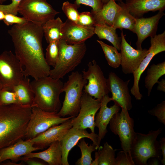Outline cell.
<instances>
[{"mask_svg": "<svg viewBox=\"0 0 165 165\" xmlns=\"http://www.w3.org/2000/svg\"><path fill=\"white\" fill-rule=\"evenodd\" d=\"M8 32L25 77L37 79L49 76L51 69L43 51L42 25L28 21L24 24L13 25Z\"/></svg>", "mask_w": 165, "mask_h": 165, "instance_id": "6da1fadb", "label": "cell"}, {"mask_svg": "<svg viewBox=\"0 0 165 165\" xmlns=\"http://www.w3.org/2000/svg\"><path fill=\"white\" fill-rule=\"evenodd\" d=\"M31 113L29 106H0V149L24 138Z\"/></svg>", "mask_w": 165, "mask_h": 165, "instance_id": "7a4b0ae2", "label": "cell"}, {"mask_svg": "<svg viewBox=\"0 0 165 165\" xmlns=\"http://www.w3.org/2000/svg\"><path fill=\"white\" fill-rule=\"evenodd\" d=\"M64 84L59 79L49 76L31 82L34 97L31 107H36L49 112H58L61 107L60 99Z\"/></svg>", "mask_w": 165, "mask_h": 165, "instance_id": "3957f363", "label": "cell"}, {"mask_svg": "<svg viewBox=\"0 0 165 165\" xmlns=\"http://www.w3.org/2000/svg\"><path fill=\"white\" fill-rule=\"evenodd\" d=\"M59 53L56 64L51 69L49 76L56 79H63L73 71L81 63L87 50L85 43L68 44L63 40L59 42Z\"/></svg>", "mask_w": 165, "mask_h": 165, "instance_id": "277c9868", "label": "cell"}, {"mask_svg": "<svg viewBox=\"0 0 165 165\" xmlns=\"http://www.w3.org/2000/svg\"><path fill=\"white\" fill-rule=\"evenodd\" d=\"M87 81L82 74L78 71L72 72L68 76V80L63 84L62 92L65 93L63 105L57 112L62 117L67 116L75 117L81 108L84 87Z\"/></svg>", "mask_w": 165, "mask_h": 165, "instance_id": "5b68a950", "label": "cell"}, {"mask_svg": "<svg viewBox=\"0 0 165 165\" xmlns=\"http://www.w3.org/2000/svg\"><path fill=\"white\" fill-rule=\"evenodd\" d=\"M162 129L151 130L147 134L136 132L130 149V154L135 165H147L149 158L157 157L161 160L162 154L158 136Z\"/></svg>", "mask_w": 165, "mask_h": 165, "instance_id": "8992f818", "label": "cell"}, {"mask_svg": "<svg viewBox=\"0 0 165 165\" xmlns=\"http://www.w3.org/2000/svg\"><path fill=\"white\" fill-rule=\"evenodd\" d=\"M74 117H62L57 112H47L36 107H32L24 138L26 140L32 139L51 127L61 124Z\"/></svg>", "mask_w": 165, "mask_h": 165, "instance_id": "52a82bcc", "label": "cell"}, {"mask_svg": "<svg viewBox=\"0 0 165 165\" xmlns=\"http://www.w3.org/2000/svg\"><path fill=\"white\" fill-rule=\"evenodd\" d=\"M25 77L22 67L12 51H5L0 55V82L3 88L12 91Z\"/></svg>", "mask_w": 165, "mask_h": 165, "instance_id": "ba28073f", "label": "cell"}, {"mask_svg": "<svg viewBox=\"0 0 165 165\" xmlns=\"http://www.w3.org/2000/svg\"><path fill=\"white\" fill-rule=\"evenodd\" d=\"M109 124L111 131L118 135L123 150L131 155L130 149L136 132L134 129V120L130 116L128 110L122 108L120 112L113 115Z\"/></svg>", "mask_w": 165, "mask_h": 165, "instance_id": "9c48e42d", "label": "cell"}, {"mask_svg": "<svg viewBox=\"0 0 165 165\" xmlns=\"http://www.w3.org/2000/svg\"><path fill=\"white\" fill-rule=\"evenodd\" d=\"M17 11L28 21L42 25L59 13L46 0H22Z\"/></svg>", "mask_w": 165, "mask_h": 165, "instance_id": "30bf717a", "label": "cell"}, {"mask_svg": "<svg viewBox=\"0 0 165 165\" xmlns=\"http://www.w3.org/2000/svg\"><path fill=\"white\" fill-rule=\"evenodd\" d=\"M87 70L84 69L82 75L88 81L84 86L83 92L95 98L101 100L110 92L107 85V79L105 77L99 66L94 60L87 64Z\"/></svg>", "mask_w": 165, "mask_h": 165, "instance_id": "8fae6325", "label": "cell"}, {"mask_svg": "<svg viewBox=\"0 0 165 165\" xmlns=\"http://www.w3.org/2000/svg\"><path fill=\"white\" fill-rule=\"evenodd\" d=\"M101 105V100L83 92L79 112L77 116L72 119V127L83 129L89 128L91 132L94 133L95 118Z\"/></svg>", "mask_w": 165, "mask_h": 165, "instance_id": "7c38bea8", "label": "cell"}, {"mask_svg": "<svg viewBox=\"0 0 165 165\" xmlns=\"http://www.w3.org/2000/svg\"><path fill=\"white\" fill-rule=\"evenodd\" d=\"M150 44L148 53L133 74L134 84L130 89V92L137 100H141L143 97L139 86L141 75L153 58L158 53L165 51V31L161 34L151 37Z\"/></svg>", "mask_w": 165, "mask_h": 165, "instance_id": "4fadbf2b", "label": "cell"}, {"mask_svg": "<svg viewBox=\"0 0 165 165\" xmlns=\"http://www.w3.org/2000/svg\"><path fill=\"white\" fill-rule=\"evenodd\" d=\"M130 80L124 81L115 73H109L107 83L108 90L112 93V101L121 108L128 111L132 108L131 97L129 93L128 85Z\"/></svg>", "mask_w": 165, "mask_h": 165, "instance_id": "5bb4252c", "label": "cell"}, {"mask_svg": "<svg viewBox=\"0 0 165 165\" xmlns=\"http://www.w3.org/2000/svg\"><path fill=\"white\" fill-rule=\"evenodd\" d=\"M121 36L120 50L122 71L126 74H133L148 54L149 50L146 49L141 50L134 49L127 41L122 31Z\"/></svg>", "mask_w": 165, "mask_h": 165, "instance_id": "9a60e30c", "label": "cell"}, {"mask_svg": "<svg viewBox=\"0 0 165 165\" xmlns=\"http://www.w3.org/2000/svg\"><path fill=\"white\" fill-rule=\"evenodd\" d=\"M84 138L90 139L93 144L98 146V134L95 133H89L86 129L72 127L61 141L62 150V165H69L68 156L71 149L76 145L80 140Z\"/></svg>", "mask_w": 165, "mask_h": 165, "instance_id": "2e32d148", "label": "cell"}, {"mask_svg": "<svg viewBox=\"0 0 165 165\" xmlns=\"http://www.w3.org/2000/svg\"><path fill=\"white\" fill-rule=\"evenodd\" d=\"M72 118L60 124L53 126L36 137L27 140L41 149L49 147L55 141H61L72 127Z\"/></svg>", "mask_w": 165, "mask_h": 165, "instance_id": "e0dca14e", "label": "cell"}, {"mask_svg": "<svg viewBox=\"0 0 165 165\" xmlns=\"http://www.w3.org/2000/svg\"><path fill=\"white\" fill-rule=\"evenodd\" d=\"M164 15L163 11H159L157 14L149 17L136 18L133 32L137 36L136 49L142 50L143 42L148 37H153L156 35L159 21Z\"/></svg>", "mask_w": 165, "mask_h": 165, "instance_id": "ac0fdd59", "label": "cell"}, {"mask_svg": "<svg viewBox=\"0 0 165 165\" xmlns=\"http://www.w3.org/2000/svg\"><path fill=\"white\" fill-rule=\"evenodd\" d=\"M111 101V97H109L108 94L105 96L101 100L99 111L95 116V126L97 127L99 130L98 134V148L100 146L101 141L108 132L107 128L111 119L114 115L119 112L120 109V107L115 103L110 107H108V104Z\"/></svg>", "mask_w": 165, "mask_h": 165, "instance_id": "d6986e66", "label": "cell"}, {"mask_svg": "<svg viewBox=\"0 0 165 165\" xmlns=\"http://www.w3.org/2000/svg\"><path fill=\"white\" fill-rule=\"evenodd\" d=\"M94 34V27H83L67 19L64 22L61 39L68 44H79L84 43Z\"/></svg>", "mask_w": 165, "mask_h": 165, "instance_id": "ffe728a7", "label": "cell"}, {"mask_svg": "<svg viewBox=\"0 0 165 165\" xmlns=\"http://www.w3.org/2000/svg\"><path fill=\"white\" fill-rule=\"evenodd\" d=\"M41 149L34 146L31 141L20 140L0 149V164L8 160L16 162L20 157L34 151Z\"/></svg>", "mask_w": 165, "mask_h": 165, "instance_id": "44dd1931", "label": "cell"}, {"mask_svg": "<svg viewBox=\"0 0 165 165\" xmlns=\"http://www.w3.org/2000/svg\"><path fill=\"white\" fill-rule=\"evenodd\" d=\"M125 3L135 18L143 17L149 12L163 11L165 9V0H126Z\"/></svg>", "mask_w": 165, "mask_h": 165, "instance_id": "7402d4cb", "label": "cell"}, {"mask_svg": "<svg viewBox=\"0 0 165 165\" xmlns=\"http://www.w3.org/2000/svg\"><path fill=\"white\" fill-rule=\"evenodd\" d=\"M25 158H36L49 165H62V150L61 141L51 144L48 148L41 152H32L23 156Z\"/></svg>", "mask_w": 165, "mask_h": 165, "instance_id": "603a6c76", "label": "cell"}, {"mask_svg": "<svg viewBox=\"0 0 165 165\" xmlns=\"http://www.w3.org/2000/svg\"><path fill=\"white\" fill-rule=\"evenodd\" d=\"M121 9V6L116 2L115 0H109L107 3L103 5L99 11L96 12L91 11L94 26L105 24L112 26L116 15Z\"/></svg>", "mask_w": 165, "mask_h": 165, "instance_id": "cb8c5ba5", "label": "cell"}, {"mask_svg": "<svg viewBox=\"0 0 165 165\" xmlns=\"http://www.w3.org/2000/svg\"><path fill=\"white\" fill-rule=\"evenodd\" d=\"M12 91L16 94L19 104L31 107L34 95L28 78L25 77L14 87Z\"/></svg>", "mask_w": 165, "mask_h": 165, "instance_id": "d4e9b609", "label": "cell"}, {"mask_svg": "<svg viewBox=\"0 0 165 165\" xmlns=\"http://www.w3.org/2000/svg\"><path fill=\"white\" fill-rule=\"evenodd\" d=\"M121 9L115 17L112 26L116 29L129 30L133 32L136 22V18L129 12L125 3L119 2Z\"/></svg>", "mask_w": 165, "mask_h": 165, "instance_id": "484cf974", "label": "cell"}, {"mask_svg": "<svg viewBox=\"0 0 165 165\" xmlns=\"http://www.w3.org/2000/svg\"><path fill=\"white\" fill-rule=\"evenodd\" d=\"M64 24L58 17L50 19L42 25L44 35L47 43L61 39Z\"/></svg>", "mask_w": 165, "mask_h": 165, "instance_id": "4316f807", "label": "cell"}, {"mask_svg": "<svg viewBox=\"0 0 165 165\" xmlns=\"http://www.w3.org/2000/svg\"><path fill=\"white\" fill-rule=\"evenodd\" d=\"M97 149L91 165H115V152L117 150L114 149L107 142Z\"/></svg>", "mask_w": 165, "mask_h": 165, "instance_id": "83f0119b", "label": "cell"}, {"mask_svg": "<svg viewBox=\"0 0 165 165\" xmlns=\"http://www.w3.org/2000/svg\"><path fill=\"white\" fill-rule=\"evenodd\" d=\"M116 30L112 26L107 25L94 26V34L100 39H105L111 43L118 50H120L121 37L118 36Z\"/></svg>", "mask_w": 165, "mask_h": 165, "instance_id": "f1b7e54d", "label": "cell"}, {"mask_svg": "<svg viewBox=\"0 0 165 165\" xmlns=\"http://www.w3.org/2000/svg\"><path fill=\"white\" fill-rule=\"evenodd\" d=\"M165 74V61L156 64H153L148 69L145 79V86L148 90L149 96L154 85L161 76Z\"/></svg>", "mask_w": 165, "mask_h": 165, "instance_id": "f546056e", "label": "cell"}, {"mask_svg": "<svg viewBox=\"0 0 165 165\" xmlns=\"http://www.w3.org/2000/svg\"><path fill=\"white\" fill-rule=\"evenodd\" d=\"M100 45L108 65L111 67L116 68L121 65V55L114 46L109 45L103 42L97 40Z\"/></svg>", "mask_w": 165, "mask_h": 165, "instance_id": "4dcf8cb0", "label": "cell"}, {"mask_svg": "<svg viewBox=\"0 0 165 165\" xmlns=\"http://www.w3.org/2000/svg\"><path fill=\"white\" fill-rule=\"evenodd\" d=\"M80 142L77 144L81 153V157L75 163L76 165H91L93 160L91 157V154L96 150V146L93 144L88 146L84 138L80 140Z\"/></svg>", "mask_w": 165, "mask_h": 165, "instance_id": "1f68e13d", "label": "cell"}, {"mask_svg": "<svg viewBox=\"0 0 165 165\" xmlns=\"http://www.w3.org/2000/svg\"><path fill=\"white\" fill-rule=\"evenodd\" d=\"M59 41L50 42L46 49L45 57L46 62L50 66L53 68L56 64L59 55Z\"/></svg>", "mask_w": 165, "mask_h": 165, "instance_id": "d6a6232c", "label": "cell"}, {"mask_svg": "<svg viewBox=\"0 0 165 165\" xmlns=\"http://www.w3.org/2000/svg\"><path fill=\"white\" fill-rule=\"evenodd\" d=\"M78 8L74 4L68 1L64 2L62 4V9L68 19L77 24L79 13Z\"/></svg>", "mask_w": 165, "mask_h": 165, "instance_id": "836d02e7", "label": "cell"}, {"mask_svg": "<svg viewBox=\"0 0 165 165\" xmlns=\"http://www.w3.org/2000/svg\"><path fill=\"white\" fill-rule=\"evenodd\" d=\"M13 104H19L15 93L12 91L2 88L0 91V106Z\"/></svg>", "mask_w": 165, "mask_h": 165, "instance_id": "e575fe53", "label": "cell"}, {"mask_svg": "<svg viewBox=\"0 0 165 165\" xmlns=\"http://www.w3.org/2000/svg\"><path fill=\"white\" fill-rule=\"evenodd\" d=\"M148 112L151 115L156 117L159 122L165 125V101H163L152 109L148 110Z\"/></svg>", "mask_w": 165, "mask_h": 165, "instance_id": "d590c367", "label": "cell"}, {"mask_svg": "<svg viewBox=\"0 0 165 165\" xmlns=\"http://www.w3.org/2000/svg\"><path fill=\"white\" fill-rule=\"evenodd\" d=\"M74 4L78 8L81 4L91 7L94 12L100 10L104 5L102 0H75Z\"/></svg>", "mask_w": 165, "mask_h": 165, "instance_id": "8d00e7d4", "label": "cell"}, {"mask_svg": "<svg viewBox=\"0 0 165 165\" xmlns=\"http://www.w3.org/2000/svg\"><path fill=\"white\" fill-rule=\"evenodd\" d=\"M77 24L85 27H94V20L91 13L85 11L79 13Z\"/></svg>", "mask_w": 165, "mask_h": 165, "instance_id": "74e56055", "label": "cell"}, {"mask_svg": "<svg viewBox=\"0 0 165 165\" xmlns=\"http://www.w3.org/2000/svg\"><path fill=\"white\" fill-rule=\"evenodd\" d=\"M115 162V165H135L131 156L123 150L118 152Z\"/></svg>", "mask_w": 165, "mask_h": 165, "instance_id": "f35d334b", "label": "cell"}, {"mask_svg": "<svg viewBox=\"0 0 165 165\" xmlns=\"http://www.w3.org/2000/svg\"><path fill=\"white\" fill-rule=\"evenodd\" d=\"M10 4L5 5L0 4V10L5 14H12L16 15L18 6L22 0H10Z\"/></svg>", "mask_w": 165, "mask_h": 165, "instance_id": "ab89813d", "label": "cell"}, {"mask_svg": "<svg viewBox=\"0 0 165 165\" xmlns=\"http://www.w3.org/2000/svg\"><path fill=\"white\" fill-rule=\"evenodd\" d=\"M3 21L7 26L15 24H22L28 21L23 17H19L12 14H5Z\"/></svg>", "mask_w": 165, "mask_h": 165, "instance_id": "60d3db41", "label": "cell"}, {"mask_svg": "<svg viewBox=\"0 0 165 165\" xmlns=\"http://www.w3.org/2000/svg\"><path fill=\"white\" fill-rule=\"evenodd\" d=\"M20 160L24 162L28 165H45L47 164V163L44 161H41L36 159V158H25L22 156L20 158Z\"/></svg>", "mask_w": 165, "mask_h": 165, "instance_id": "b9f144b4", "label": "cell"}, {"mask_svg": "<svg viewBox=\"0 0 165 165\" xmlns=\"http://www.w3.org/2000/svg\"><path fill=\"white\" fill-rule=\"evenodd\" d=\"M160 144V148L161 151L162 159L161 160V164L165 165V138H160L159 141Z\"/></svg>", "mask_w": 165, "mask_h": 165, "instance_id": "7bdbcfd3", "label": "cell"}, {"mask_svg": "<svg viewBox=\"0 0 165 165\" xmlns=\"http://www.w3.org/2000/svg\"><path fill=\"white\" fill-rule=\"evenodd\" d=\"M161 159L156 157H151L147 161V165H160L161 164Z\"/></svg>", "mask_w": 165, "mask_h": 165, "instance_id": "ee69618b", "label": "cell"}, {"mask_svg": "<svg viewBox=\"0 0 165 165\" xmlns=\"http://www.w3.org/2000/svg\"><path fill=\"white\" fill-rule=\"evenodd\" d=\"M157 83H158V85L157 87V90L165 92V80L162 79L160 81H158Z\"/></svg>", "mask_w": 165, "mask_h": 165, "instance_id": "f6af8a7d", "label": "cell"}, {"mask_svg": "<svg viewBox=\"0 0 165 165\" xmlns=\"http://www.w3.org/2000/svg\"><path fill=\"white\" fill-rule=\"evenodd\" d=\"M3 162H4V163L2 162L0 164H2L6 165H22V164H22V163L18 164L16 163V162H15L12 161H7L6 162L4 161Z\"/></svg>", "mask_w": 165, "mask_h": 165, "instance_id": "bcb514c9", "label": "cell"}, {"mask_svg": "<svg viewBox=\"0 0 165 165\" xmlns=\"http://www.w3.org/2000/svg\"><path fill=\"white\" fill-rule=\"evenodd\" d=\"M5 14L2 11L0 10V21L3 20Z\"/></svg>", "mask_w": 165, "mask_h": 165, "instance_id": "7dc6e473", "label": "cell"}, {"mask_svg": "<svg viewBox=\"0 0 165 165\" xmlns=\"http://www.w3.org/2000/svg\"><path fill=\"white\" fill-rule=\"evenodd\" d=\"M109 0H102L103 4H105L107 3Z\"/></svg>", "mask_w": 165, "mask_h": 165, "instance_id": "c3c4849f", "label": "cell"}, {"mask_svg": "<svg viewBox=\"0 0 165 165\" xmlns=\"http://www.w3.org/2000/svg\"><path fill=\"white\" fill-rule=\"evenodd\" d=\"M6 1V0H0V4H2L4 2Z\"/></svg>", "mask_w": 165, "mask_h": 165, "instance_id": "681fc988", "label": "cell"}, {"mask_svg": "<svg viewBox=\"0 0 165 165\" xmlns=\"http://www.w3.org/2000/svg\"><path fill=\"white\" fill-rule=\"evenodd\" d=\"M2 88H3V87H2V85L0 82V91L2 89Z\"/></svg>", "mask_w": 165, "mask_h": 165, "instance_id": "f907efd6", "label": "cell"}, {"mask_svg": "<svg viewBox=\"0 0 165 165\" xmlns=\"http://www.w3.org/2000/svg\"><path fill=\"white\" fill-rule=\"evenodd\" d=\"M119 2H121L123 1V0H117Z\"/></svg>", "mask_w": 165, "mask_h": 165, "instance_id": "816d5d0a", "label": "cell"}]
</instances>
